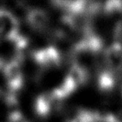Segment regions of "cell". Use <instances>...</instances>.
Instances as JSON below:
<instances>
[{
    "label": "cell",
    "mask_w": 122,
    "mask_h": 122,
    "mask_svg": "<svg viewBox=\"0 0 122 122\" xmlns=\"http://www.w3.org/2000/svg\"><path fill=\"white\" fill-rule=\"evenodd\" d=\"M21 61V60L17 58H13L12 60L7 61L3 69V76L7 90L14 95L21 90L24 84Z\"/></svg>",
    "instance_id": "obj_1"
},
{
    "label": "cell",
    "mask_w": 122,
    "mask_h": 122,
    "mask_svg": "<svg viewBox=\"0 0 122 122\" xmlns=\"http://www.w3.org/2000/svg\"><path fill=\"white\" fill-rule=\"evenodd\" d=\"M32 59L38 67L46 70L59 67L61 63L62 56L58 48L53 46H48L33 52Z\"/></svg>",
    "instance_id": "obj_2"
},
{
    "label": "cell",
    "mask_w": 122,
    "mask_h": 122,
    "mask_svg": "<svg viewBox=\"0 0 122 122\" xmlns=\"http://www.w3.org/2000/svg\"><path fill=\"white\" fill-rule=\"evenodd\" d=\"M20 34L17 18L9 11L0 9V42L5 40L12 43Z\"/></svg>",
    "instance_id": "obj_3"
},
{
    "label": "cell",
    "mask_w": 122,
    "mask_h": 122,
    "mask_svg": "<svg viewBox=\"0 0 122 122\" xmlns=\"http://www.w3.org/2000/svg\"><path fill=\"white\" fill-rule=\"evenodd\" d=\"M103 67L116 74L122 72V46L113 43L102 53Z\"/></svg>",
    "instance_id": "obj_4"
},
{
    "label": "cell",
    "mask_w": 122,
    "mask_h": 122,
    "mask_svg": "<svg viewBox=\"0 0 122 122\" xmlns=\"http://www.w3.org/2000/svg\"><path fill=\"white\" fill-rule=\"evenodd\" d=\"M58 103L59 102L54 96L52 91L44 92L35 100V112L41 118H46L54 111V108L57 107Z\"/></svg>",
    "instance_id": "obj_5"
},
{
    "label": "cell",
    "mask_w": 122,
    "mask_h": 122,
    "mask_svg": "<svg viewBox=\"0 0 122 122\" xmlns=\"http://www.w3.org/2000/svg\"><path fill=\"white\" fill-rule=\"evenodd\" d=\"M26 20L29 26L37 31H43L50 23V17L46 11L38 8L31 9L26 15Z\"/></svg>",
    "instance_id": "obj_6"
},
{
    "label": "cell",
    "mask_w": 122,
    "mask_h": 122,
    "mask_svg": "<svg viewBox=\"0 0 122 122\" xmlns=\"http://www.w3.org/2000/svg\"><path fill=\"white\" fill-rule=\"evenodd\" d=\"M118 81L117 74L103 67L99 71L97 76V86L99 90L102 93H110L116 86Z\"/></svg>",
    "instance_id": "obj_7"
},
{
    "label": "cell",
    "mask_w": 122,
    "mask_h": 122,
    "mask_svg": "<svg viewBox=\"0 0 122 122\" xmlns=\"http://www.w3.org/2000/svg\"><path fill=\"white\" fill-rule=\"evenodd\" d=\"M78 88V85L73 81V79L70 76L66 75L61 84L52 90V93L56 100L60 102L72 95Z\"/></svg>",
    "instance_id": "obj_8"
},
{
    "label": "cell",
    "mask_w": 122,
    "mask_h": 122,
    "mask_svg": "<svg viewBox=\"0 0 122 122\" xmlns=\"http://www.w3.org/2000/svg\"><path fill=\"white\" fill-rule=\"evenodd\" d=\"M67 75L73 79V81L78 85V87L80 86L85 85L89 79V71L77 63H72L71 65Z\"/></svg>",
    "instance_id": "obj_9"
},
{
    "label": "cell",
    "mask_w": 122,
    "mask_h": 122,
    "mask_svg": "<svg viewBox=\"0 0 122 122\" xmlns=\"http://www.w3.org/2000/svg\"><path fill=\"white\" fill-rule=\"evenodd\" d=\"M102 11L106 15L119 18L122 20V1L121 0H111L107 1L102 6Z\"/></svg>",
    "instance_id": "obj_10"
},
{
    "label": "cell",
    "mask_w": 122,
    "mask_h": 122,
    "mask_svg": "<svg viewBox=\"0 0 122 122\" xmlns=\"http://www.w3.org/2000/svg\"><path fill=\"white\" fill-rule=\"evenodd\" d=\"M113 37L115 43L122 46V20H118L113 30Z\"/></svg>",
    "instance_id": "obj_11"
},
{
    "label": "cell",
    "mask_w": 122,
    "mask_h": 122,
    "mask_svg": "<svg viewBox=\"0 0 122 122\" xmlns=\"http://www.w3.org/2000/svg\"><path fill=\"white\" fill-rule=\"evenodd\" d=\"M8 122H30L25 117L23 114L19 111H14V112H11L8 119H7Z\"/></svg>",
    "instance_id": "obj_12"
},
{
    "label": "cell",
    "mask_w": 122,
    "mask_h": 122,
    "mask_svg": "<svg viewBox=\"0 0 122 122\" xmlns=\"http://www.w3.org/2000/svg\"><path fill=\"white\" fill-rule=\"evenodd\" d=\"M65 122H77L76 121V119H70V120H67V121H65Z\"/></svg>",
    "instance_id": "obj_13"
}]
</instances>
